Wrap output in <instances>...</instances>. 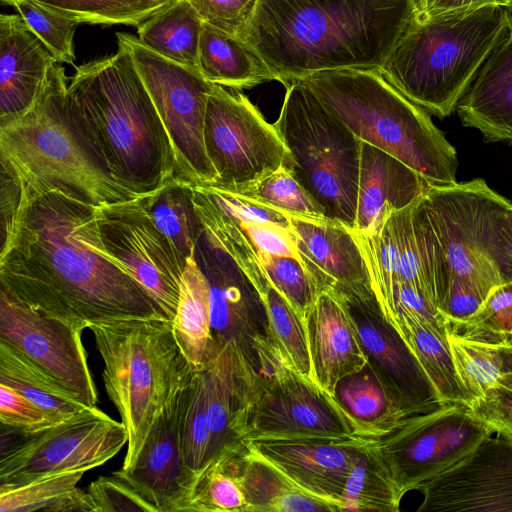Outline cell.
Listing matches in <instances>:
<instances>
[{
	"instance_id": "obj_1",
	"label": "cell",
	"mask_w": 512,
	"mask_h": 512,
	"mask_svg": "<svg viewBox=\"0 0 512 512\" xmlns=\"http://www.w3.org/2000/svg\"><path fill=\"white\" fill-rule=\"evenodd\" d=\"M10 245L0 252V286L27 306L79 325L160 318L150 295L104 256L97 206L61 191L27 189Z\"/></svg>"
},
{
	"instance_id": "obj_2",
	"label": "cell",
	"mask_w": 512,
	"mask_h": 512,
	"mask_svg": "<svg viewBox=\"0 0 512 512\" xmlns=\"http://www.w3.org/2000/svg\"><path fill=\"white\" fill-rule=\"evenodd\" d=\"M417 0H258L241 37L287 86L316 73L377 71Z\"/></svg>"
},
{
	"instance_id": "obj_3",
	"label": "cell",
	"mask_w": 512,
	"mask_h": 512,
	"mask_svg": "<svg viewBox=\"0 0 512 512\" xmlns=\"http://www.w3.org/2000/svg\"><path fill=\"white\" fill-rule=\"evenodd\" d=\"M56 62L35 103L0 125V159L35 194L61 191L101 207L140 198L114 176L71 96Z\"/></svg>"
},
{
	"instance_id": "obj_4",
	"label": "cell",
	"mask_w": 512,
	"mask_h": 512,
	"mask_svg": "<svg viewBox=\"0 0 512 512\" xmlns=\"http://www.w3.org/2000/svg\"><path fill=\"white\" fill-rule=\"evenodd\" d=\"M75 67L68 89L116 179L138 197L175 176L173 148L129 48Z\"/></svg>"
},
{
	"instance_id": "obj_5",
	"label": "cell",
	"mask_w": 512,
	"mask_h": 512,
	"mask_svg": "<svg viewBox=\"0 0 512 512\" xmlns=\"http://www.w3.org/2000/svg\"><path fill=\"white\" fill-rule=\"evenodd\" d=\"M511 33L512 12L501 5L417 14L377 71L409 100L444 118Z\"/></svg>"
},
{
	"instance_id": "obj_6",
	"label": "cell",
	"mask_w": 512,
	"mask_h": 512,
	"mask_svg": "<svg viewBox=\"0 0 512 512\" xmlns=\"http://www.w3.org/2000/svg\"><path fill=\"white\" fill-rule=\"evenodd\" d=\"M301 82L361 141L400 160L431 185L457 182L455 147L426 110L378 71H327Z\"/></svg>"
},
{
	"instance_id": "obj_7",
	"label": "cell",
	"mask_w": 512,
	"mask_h": 512,
	"mask_svg": "<svg viewBox=\"0 0 512 512\" xmlns=\"http://www.w3.org/2000/svg\"><path fill=\"white\" fill-rule=\"evenodd\" d=\"M87 328L104 362L107 395L127 430L121 468L129 469L155 420L195 369L166 318H130Z\"/></svg>"
},
{
	"instance_id": "obj_8",
	"label": "cell",
	"mask_w": 512,
	"mask_h": 512,
	"mask_svg": "<svg viewBox=\"0 0 512 512\" xmlns=\"http://www.w3.org/2000/svg\"><path fill=\"white\" fill-rule=\"evenodd\" d=\"M509 202L480 178L431 185L413 202V230L436 306L453 282L471 284L487 296L504 283L491 239L496 216Z\"/></svg>"
},
{
	"instance_id": "obj_9",
	"label": "cell",
	"mask_w": 512,
	"mask_h": 512,
	"mask_svg": "<svg viewBox=\"0 0 512 512\" xmlns=\"http://www.w3.org/2000/svg\"><path fill=\"white\" fill-rule=\"evenodd\" d=\"M273 123L288 152L286 166L322 209L355 226L361 140L303 82H293Z\"/></svg>"
},
{
	"instance_id": "obj_10",
	"label": "cell",
	"mask_w": 512,
	"mask_h": 512,
	"mask_svg": "<svg viewBox=\"0 0 512 512\" xmlns=\"http://www.w3.org/2000/svg\"><path fill=\"white\" fill-rule=\"evenodd\" d=\"M116 38L129 48L168 133L175 158V177L192 184L216 183L217 173L204 143L207 103L214 84L198 68L156 53L135 35L117 33Z\"/></svg>"
},
{
	"instance_id": "obj_11",
	"label": "cell",
	"mask_w": 512,
	"mask_h": 512,
	"mask_svg": "<svg viewBox=\"0 0 512 512\" xmlns=\"http://www.w3.org/2000/svg\"><path fill=\"white\" fill-rule=\"evenodd\" d=\"M493 433L467 406L452 403L409 416L370 444L403 497L459 462Z\"/></svg>"
},
{
	"instance_id": "obj_12",
	"label": "cell",
	"mask_w": 512,
	"mask_h": 512,
	"mask_svg": "<svg viewBox=\"0 0 512 512\" xmlns=\"http://www.w3.org/2000/svg\"><path fill=\"white\" fill-rule=\"evenodd\" d=\"M194 260L208 284L209 357L231 342L258 376L269 373L283 359L273 342L260 293L236 261L204 230L195 245Z\"/></svg>"
},
{
	"instance_id": "obj_13",
	"label": "cell",
	"mask_w": 512,
	"mask_h": 512,
	"mask_svg": "<svg viewBox=\"0 0 512 512\" xmlns=\"http://www.w3.org/2000/svg\"><path fill=\"white\" fill-rule=\"evenodd\" d=\"M2 450L0 487L43 477L87 472L113 458L128 442L125 425L97 406L33 434Z\"/></svg>"
},
{
	"instance_id": "obj_14",
	"label": "cell",
	"mask_w": 512,
	"mask_h": 512,
	"mask_svg": "<svg viewBox=\"0 0 512 512\" xmlns=\"http://www.w3.org/2000/svg\"><path fill=\"white\" fill-rule=\"evenodd\" d=\"M215 185L239 189L285 165L288 152L274 124L239 90L214 84L204 125Z\"/></svg>"
},
{
	"instance_id": "obj_15",
	"label": "cell",
	"mask_w": 512,
	"mask_h": 512,
	"mask_svg": "<svg viewBox=\"0 0 512 512\" xmlns=\"http://www.w3.org/2000/svg\"><path fill=\"white\" fill-rule=\"evenodd\" d=\"M295 438L360 437L331 394L281 360L254 382L246 442Z\"/></svg>"
},
{
	"instance_id": "obj_16",
	"label": "cell",
	"mask_w": 512,
	"mask_h": 512,
	"mask_svg": "<svg viewBox=\"0 0 512 512\" xmlns=\"http://www.w3.org/2000/svg\"><path fill=\"white\" fill-rule=\"evenodd\" d=\"M101 253L129 274L173 321L185 270L140 198L97 207Z\"/></svg>"
},
{
	"instance_id": "obj_17",
	"label": "cell",
	"mask_w": 512,
	"mask_h": 512,
	"mask_svg": "<svg viewBox=\"0 0 512 512\" xmlns=\"http://www.w3.org/2000/svg\"><path fill=\"white\" fill-rule=\"evenodd\" d=\"M83 330L27 306L0 286V341L17 349L87 405L96 406L98 392L82 342Z\"/></svg>"
},
{
	"instance_id": "obj_18",
	"label": "cell",
	"mask_w": 512,
	"mask_h": 512,
	"mask_svg": "<svg viewBox=\"0 0 512 512\" xmlns=\"http://www.w3.org/2000/svg\"><path fill=\"white\" fill-rule=\"evenodd\" d=\"M336 293L348 311L367 364L405 417L442 406L419 361L384 316L374 293Z\"/></svg>"
},
{
	"instance_id": "obj_19",
	"label": "cell",
	"mask_w": 512,
	"mask_h": 512,
	"mask_svg": "<svg viewBox=\"0 0 512 512\" xmlns=\"http://www.w3.org/2000/svg\"><path fill=\"white\" fill-rule=\"evenodd\" d=\"M491 436L418 489V512H512V441Z\"/></svg>"
},
{
	"instance_id": "obj_20",
	"label": "cell",
	"mask_w": 512,
	"mask_h": 512,
	"mask_svg": "<svg viewBox=\"0 0 512 512\" xmlns=\"http://www.w3.org/2000/svg\"><path fill=\"white\" fill-rule=\"evenodd\" d=\"M363 438L254 439L247 446L304 491L337 505L365 443Z\"/></svg>"
},
{
	"instance_id": "obj_21",
	"label": "cell",
	"mask_w": 512,
	"mask_h": 512,
	"mask_svg": "<svg viewBox=\"0 0 512 512\" xmlns=\"http://www.w3.org/2000/svg\"><path fill=\"white\" fill-rule=\"evenodd\" d=\"M178 392L155 420L134 464L113 472L157 512H187L197 480L181 452Z\"/></svg>"
},
{
	"instance_id": "obj_22",
	"label": "cell",
	"mask_w": 512,
	"mask_h": 512,
	"mask_svg": "<svg viewBox=\"0 0 512 512\" xmlns=\"http://www.w3.org/2000/svg\"><path fill=\"white\" fill-rule=\"evenodd\" d=\"M201 369L210 428L208 467L246 447L250 396L258 375L231 342L214 351Z\"/></svg>"
},
{
	"instance_id": "obj_23",
	"label": "cell",
	"mask_w": 512,
	"mask_h": 512,
	"mask_svg": "<svg viewBox=\"0 0 512 512\" xmlns=\"http://www.w3.org/2000/svg\"><path fill=\"white\" fill-rule=\"evenodd\" d=\"M288 216L300 261L319 292H373L361 249L347 226L326 217Z\"/></svg>"
},
{
	"instance_id": "obj_24",
	"label": "cell",
	"mask_w": 512,
	"mask_h": 512,
	"mask_svg": "<svg viewBox=\"0 0 512 512\" xmlns=\"http://www.w3.org/2000/svg\"><path fill=\"white\" fill-rule=\"evenodd\" d=\"M56 62L19 14L0 15V125L30 109Z\"/></svg>"
},
{
	"instance_id": "obj_25",
	"label": "cell",
	"mask_w": 512,
	"mask_h": 512,
	"mask_svg": "<svg viewBox=\"0 0 512 512\" xmlns=\"http://www.w3.org/2000/svg\"><path fill=\"white\" fill-rule=\"evenodd\" d=\"M312 378L329 394L344 377L367 365L348 311L340 296L321 290L305 317Z\"/></svg>"
},
{
	"instance_id": "obj_26",
	"label": "cell",
	"mask_w": 512,
	"mask_h": 512,
	"mask_svg": "<svg viewBox=\"0 0 512 512\" xmlns=\"http://www.w3.org/2000/svg\"><path fill=\"white\" fill-rule=\"evenodd\" d=\"M431 184L390 154L361 142L358 201L352 233L378 232L388 215L412 204Z\"/></svg>"
},
{
	"instance_id": "obj_27",
	"label": "cell",
	"mask_w": 512,
	"mask_h": 512,
	"mask_svg": "<svg viewBox=\"0 0 512 512\" xmlns=\"http://www.w3.org/2000/svg\"><path fill=\"white\" fill-rule=\"evenodd\" d=\"M412 204L391 212L378 232L353 235L364 257L376 299L392 284L405 283L421 291L436 306L415 239Z\"/></svg>"
},
{
	"instance_id": "obj_28",
	"label": "cell",
	"mask_w": 512,
	"mask_h": 512,
	"mask_svg": "<svg viewBox=\"0 0 512 512\" xmlns=\"http://www.w3.org/2000/svg\"><path fill=\"white\" fill-rule=\"evenodd\" d=\"M456 110L462 125L485 141L512 146V33L489 55Z\"/></svg>"
},
{
	"instance_id": "obj_29",
	"label": "cell",
	"mask_w": 512,
	"mask_h": 512,
	"mask_svg": "<svg viewBox=\"0 0 512 512\" xmlns=\"http://www.w3.org/2000/svg\"><path fill=\"white\" fill-rule=\"evenodd\" d=\"M235 465L246 512H340L337 505L301 489L247 444L235 455Z\"/></svg>"
},
{
	"instance_id": "obj_30",
	"label": "cell",
	"mask_w": 512,
	"mask_h": 512,
	"mask_svg": "<svg viewBox=\"0 0 512 512\" xmlns=\"http://www.w3.org/2000/svg\"><path fill=\"white\" fill-rule=\"evenodd\" d=\"M198 69L211 83L241 90L273 81L264 61L241 38L203 22Z\"/></svg>"
},
{
	"instance_id": "obj_31",
	"label": "cell",
	"mask_w": 512,
	"mask_h": 512,
	"mask_svg": "<svg viewBox=\"0 0 512 512\" xmlns=\"http://www.w3.org/2000/svg\"><path fill=\"white\" fill-rule=\"evenodd\" d=\"M349 416L358 436L373 440L384 436L407 418L367 364L342 378L332 394Z\"/></svg>"
},
{
	"instance_id": "obj_32",
	"label": "cell",
	"mask_w": 512,
	"mask_h": 512,
	"mask_svg": "<svg viewBox=\"0 0 512 512\" xmlns=\"http://www.w3.org/2000/svg\"><path fill=\"white\" fill-rule=\"evenodd\" d=\"M0 384L22 394L61 423L91 407L17 349L0 341Z\"/></svg>"
},
{
	"instance_id": "obj_33",
	"label": "cell",
	"mask_w": 512,
	"mask_h": 512,
	"mask_svg": "<svg viewBox=\"0 0 512 512\" xmlns=\"http://www.w3.org/2000/svg\"><path fill=\"white\" fill-rule=\"evenodd\" d=\"M394 326L419 361L433 385L441 405L470 406L456 376L448 342L449 323L438 327L414 316L399 313Z\"/></svg>"
},
{
	"instance_id": "obj_34",
	"label": "cell",
	"mask_w": 512,
	"mask_h": 512,
	"mask_svg": "<svg viewBox=\"0 0 512 512\" xmlns=\"http://www.w3.org/2000/svg\"><path fill=\"white\" fill-rule=\"evenodd\" d=\"M140 200L158 230L168 239L184 268L193 258L203 225L193 200L192 183L173 176Z\"/></svg>"
},
{
	"instance_id": "obj_35",
	"label": "cell",
	"mask_w": 512,
	"mask_h": 512,
	"mask_svg": "<svg viewBox=\"0 0 512 512\" xmlns=\"http://www.w3.org/2000/svg\"><path fill=\"white\" fill-rule=\"evenodd\" d=\"M203 19L188 0H175L137 26L139 40L156 53L198 68Z\"/></svg>"
},
{
	"instance_id": "obj_36",
	"label": "cell",
	"mask_w": 512,
	"mask_h": 512,
	"mask_svg": "<svg viewBox=\"0 0 512 512\" xmlns=\"http://www.w3.org/2000/svg\"><path fill=\"white\" fill-rule=\"evenodd\" d=\"M171 324L184 355L194 369H201L211 348L210 311L207 280L194 256L183 272L177 310Z\"/></svg>"
},
{
	"instance_id": "obj_37",
	"label": "cell",
	"mask_w": 512,
	"mask_h": 512,
	"mask_svg": "<svg viewBox=\"0 0 512 512\" xmlns=\"http://www.w3.org/2000/svg\"><path fill=\"white\" fill-rule=\"evenodd\" d=\"M84 471L64 472L12 487H0L1 512H96L88 491L77 487Z\"/></svg>"
},
{
	"instance_id": "obj_38",
	"label": "cell",
	"mask_w": 512,
	"mask_h": 512,
	"mask_svg": "<svg viewBox=\"0 0 512 512\" xmlns=\"http://www.w3.org/2000/svg\"><path fill=\"white\" fill-rule=\"evenodd\" d=\"M178 433L184 463L198 477L208 465L210 448L203 369H195L178 392Z\"/></svg>"
},
{
	"instance_id": "obj_39",
	"label": "cell",
	"mask_w": 512,
	"mask_h": 512,
	"mask_svg": "<svg viewBox=\"0 0 512 512\" xmlns=\"http://www.w3.org/2000/svg\"><path fill=\"white\" fill-rule=\"evenodd\" d=\"M368 440L341 497L342 511L398 512L402 497Z\"/></svg>"
},
{
	"instance_id": "obj_40",
	"label": "cell",
	"mask_w": 512,
	"mask_h": 512,
	"mask_svg": "<svg viewBox=\"0 0 512 512\" xmlns=\"http://www.w3.org/2000/svg\"><path fill=\"white\" fill-rule=\"evenodd\" d=\"M447 338L457 379L471 405L503 374L499 352L492 342L467 337L450 324Z\"/></svg>"
},
{
	"instance_id": "obj_41",
	"label": "cell",
	"mask_w": 512,
	"mask_h": 512,
	"mask_svg": "<svg viewBox=\"0 0 512 512\" xmlns=\"http://www.w3.org/2000/svg\"><path fill=\"white\" fill-rule=\"evenodd\" d=\"M79 24L138 26L167 6L159 0H33ZM170 4V3H169Z\"/></svg>"
},
{
	"instance_id": "obj_42",
	"label": "cell",
	"mask_w": 512,
	"mask_h": 512,
	"mask_svg": "<svg viewBox=\"0 0 512 512\" xmlns=\"http://www.w3.org/2000/svg\"><path fill=\"white\" fill-rule=\"evenodd\" d=\"M236 454L214 462L197 477L187 512H246Z\"/></svg>"
},
{
	"instance_id": "obj_43",
	"label": "cell",
	"mask_w": 512,
	"mask_h": 512,
	"mask_svg": "<svg viewBox=\"0 0 512 512\" xmlns=\"http://www.w3.org/2000/svg\"><path fill=\"white\" fill-rule=\"evenodd\" d=\"M230 190L289 215L314 219L325 217L286 165L249 185Z\"/></svg>"
},
{
	"instance_id": "obj_44",
	"label": "cell",
	"mask_w": 512,
	"mask_h": 512,
	"mask_svg": "<svg viewBox=\"0 0 512 512\" xmlns=\"http://www.w3.org/2000/svg\"><path fill=\"white\" fill-rule=\"evenodd\" d=\"M12 6L59 63L74 64V35L79 23L33 0H2Z\"/></svg>"
},
{
	"instance_id": "obj_45",
	"label": "cell",
	"mask_w": 512,
	"mask_h": 512,
	"mask_svg": "<svg viewBox=\"0 0 512 512\" xmlns=\"http://www.w3.org/2000/svg\"><path fill=\"white\" fill-rule=\"evenodd\" d=\"M257 252L271 284L305 320L319 290L303 264L293 257Z\"/></svg>"
},
{
	"instance_id": "obj_46",
	"label": "cell",
	"mask_w": 512,
	"mask_h": 512,
	"mask_svg": "<svg viewBox=\"0 0 512 512\" xmlns=\"http://www.w3.org/2000/svg\"><path fill=\"white\" fill-rule=\"evenodd\" d=\"M452 328L467 337L488 342L508 339L512 334V281L495 287L465 323Z\"/></svg>"
},
{
	"instance_id": "obj_47",
	"label": "cell",
	"mask_w": 512,
	"mask_h": 512,
	"mask_svg": "<svg viewBox=\"0 0 512 512\" xmlns=\"http://www.w3.org/2000/svg\"><path fill=\"white\" fill-rule=\"evenodd\" d=\"M468 408L493 432L512 441V373H503Z\"/></svg>"
},
{
	"instance_id": "obj_48",
	"label": "cell",
	"mask_w": 512,
	"mask_h": 512,
	"mask_svg": "<svg viewBox=\"0 0 512 512\" xmlns=\"http://www.w3.org/2000/svg\"><path fill=\"white\" fill-rule=\"evenodd\" d=\"M0 422L8 433L33 434L56 423L44 410L14 389L0 384Z\"/></svg>"
},
{
	"instance_id": "obj_49",
	"label": "cell",
	"mask_w": 512,
	"mask_h": 512,
	"mask_svg": "<svg viewBox=\"0 0 512 512\" xmlns=\"http://www.w3.org/2000/svg\"><path fill=\"white\" fill-rule=\"evenodd\" d=\"M0 228L3 252L14 238L27 204V191L12 167L0 159Z\"/></svg>"
},
{
	"instance_id": "obj_50",
	"label": "cell",
	"mask_w": 512,
	"mask_h": 512,
	"mask_svg": "<svg viewBox=\"0 0 512 512\" xmlns=\"http://www.w3.org/2000/svg\"><path fill=\"white\" fill-rule=\"evenodd\" d=\"M88 493L96 512L141 511L157 512L127 482L112 474L100 476L90 483Z\"/></svg>"
},
{
	"instance_id": "obj_51",
	"label": "cell",
	"mask_w": 512,
	"mask_h": 512,
	"mask_svg": "<svg viewBox=\"0 0 512 512\" xmlns=\"http://www.w3.org/2000/svg\"><path fill=\"white\" fill-rule=\"evenodd\" d=\"M491 249L503 282L512 281V203L509 202L497 214Z\"/></svg>"
},
{
	"instance_id": "obj_52",
	"label": "cell",
	"mask_w": 512,
	"mask_h": 512,
	"mask_svg": "<svg viewBox=\"0 0 512 512\" xmlns=\"http://www.w3.org/2000/svg\"><path fill=\"white\" fill-rule=\"evenodd\" d=\"M507 0H417L418 14H439L477 9L487 5L505 6Z\"/></svg>"
},
{
	"instance_id": "obj_53",
	"label": "cell",
	"mask_w": 512,
	"mask_h": 512,
	"mask_svg": "<svg viewBox=\"0 0 512 512\" xmlns=\"http://www.w3.org/2000/svg\"><path fill=\"white\" fill-rule=\"evenodd\" d=\"M492 343L499 352L502 364V373H512V339Z\"/></svg>"
},
{
	"instance_id": "obj_54",
	"label": "cell",
	"mask_w": 512,
	"mask_h": 512,
	"mask_svg": "<svg viewBox=\"0 0 512 512\" xmlns=\"http://www.w3.org/2000/svg\"><path fill=\"white\" fill-rule=\"evenodd\" d=\"M505 7L512 12V0H507Z\"/></svg>"
},
{
	"instance_id": "obj_55",
	"label": "cell",
	"mask_w": 512,
	"mask_h": 512,
	"mask_svg": "<svg viewBox=\"0 0 512 512\" xmlns=\"http://www.w3.org/2000/svg\"><path fill=\"white\" fill-rule=\"evenodd\" d=\"M159 1H162V2H164V3L169 4V3H171V2H173V1H175V0H159Z\"/></svg>"
},
{
	"instance_id": "obj_56",
	"label": "cell",
	"mask_w": 512,
	"mask_h": 512,
	"mask_svg": "<svg viewBox=\"0 0 512 512\" xmlns=\"http://www.w3.org/2000/svg\"><path fill=\"white\" fill-rule=\"evenodd\" d=\"M508 339H512V334H511V336H510ZM506 340H507V339H506Z\"/></svg>"
}]
</instances>
